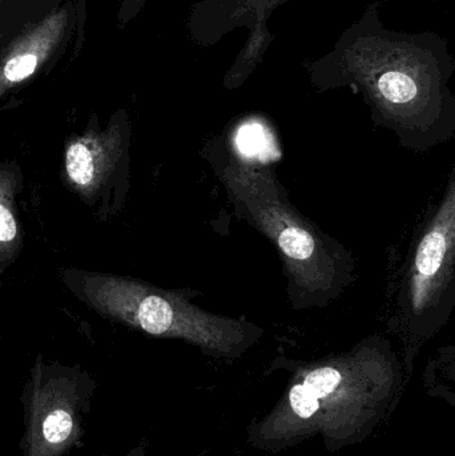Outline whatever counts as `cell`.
Here are the masks:
<instances>
[{"instance_id": "3957f363", "label": "cell", "mask_w": 455, "mask_h": 456, "mask_svg": "<svg viewBox=\"0 0 455 456\" xmlns=\"http://www.w3.org/2000/svg\"><path fill=\"white\" fill-rule=\"evenodd\" d=\"M223 181L232 200L277 247L296 310L325 308L341 299L358 278L357 257L290 202L274 174L229 162Z\"/></svg>"}, {"instance_id": "ba28073f", "label": "cell", "mask_w": 455, "mask_h": 456, "mask_svg": "<svg viewBox=\"0 0 455 456\" xmlns=\"http://www.w3.org/2000/svg\"><path fill=\"white\" fill-rule=\"evenodd\" d=\"M20 183L16 166L3 165L0 171V271L15 260L21 248L20 224L16 216L15 197Z\"/></svg>"}, {"instance_id": "30bf717a", "label": "cell", "mask_w": 455, "mask_h": 456, "mask_svg": "<svg viewBox=\"0 0 455 456\" xmlns=\"http://www.w3.org/2000/svg\"><path fill=\"white\" fill-rule=\"evenodd\" d=\"M37 58L32 53L16 55L5 63L3 77L7 82L16 83L28 77L37 69Z\"/></svg>"}, {"instance_id": "7a4b0ae2", "label": "cell", "mask_w": 455, "mask_h": 456, "mask_svg": "<svg viewBox=\"0 0 455 456\" xmlns=\"http://www.w3.org/2000/svg\"><path fill=\"white\" fill-rule=\"evenodd\" d=\"M406 380L393 340L366 337L349 350L299 364L277 404L248 426V444L278 452L318 434L331 452L360 444L390 414Z\"/></svg>"}, {"instance_id": "9c48e42d", "label": "cell", "mask_w": 455, "mask_h": 456, "mask_svg": "<svg viewBox=\"0 0 455 456\" xmlns=\"http://www.w3.org/2000/svg\"><path fill=\"white\" fill-rule=\"evenodd\" d=\"M427 382L435 393L455 396V343L438 348L429 359Z\"/></svg>"}, {"instance_id": "6da1fadb", "label": "cell", "mask_w": 455, "mask_h": 456, "mask_svg": "<svg viewBox=\"0 0 455 456\" xmlns=\"http://www.w3.org/2000/svg\"><path fill=\"white\" fill-rule=\"evenodd\" d=\"M381 10V2L370 3L339 35L313 66V82L360 95L376 127L394 134L402 149L427 154L455 138V58L437 32L387 28Z\"/></svg>"}, {"instance_id": "277c9868", "label": "cell", "mask_w": 455, "mask_h": 456, "mask_svg": "<svg viewBox=\"0 0 455 456\" xmlns=\"http://www.w3.org/2000/svg\"><path fill=\"white\" fill-rule=\"evenodd\" d=\"M454 311L455 163L389 281L386 326L401 345L406 379L422 348L448 326Z\"/></svg>"}, {"instance_id": "8992f818", "label": "cell", "mask_w": 455, "mask_h": 456, "mask_svg": "<svg viewBox=\"0 0 455 456\" xmlns=\"http://www.w3.org/2000/svg\"><path fill=\"white\" fill-rule=\"evenodd\" d=\"M95 382L75 367L35 362L21 393L23 456H67L85 436Z\"/></svg>"}, {"instance_id": "5b68a950", "label": "cell", "mask_w": 455, "mask_h": 456, "mask_svg": "<svg viewBox=\"0 0 455 456\" xmlns=\"http://www.w3.org/2000/svg\"><path fill=\"white\" fill-rule=\"evenodd\" d=\"M77 292L111 321L151 337L184 340L216 358H238L261 335L248 322L207 313L182 294L126 276L79 273Z\"/></svg>"}, {"instance_id": "52a82bcc", "label": "cell", "mask_w": 455, "mask_h": 456, "mask_svg": "<svg viewBox=\"0 0 455 456\" xmlns=\"http://www.w3.org/2000/svg\"><path fill=\"white\" fill-rule=\"evenodd\" d=\"M125 138L119 131L87 134L66 149V175L83 197H93L114 174L123 154Z\"/></svg>"}, {"instance_id": "8fae6325", "label": "cell", "mask_w": 455, "mask_h": 456, "mask_svg": "<svg viewBox=\"0 0 455 456\" xmlns=\"http://www.w3.org/2000/svg\"><path fill=\"white\" fill-rule=\"evenodd\" d=\"M125 456H147L146 447H144L143 444H141V446L134 447V449Z\"/></svg>"}]
</instances>
